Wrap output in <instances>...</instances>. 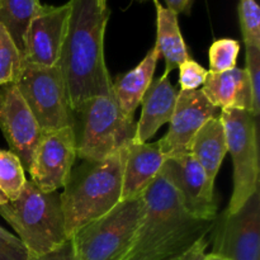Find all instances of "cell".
Masks as SVG:
<instances>
[{
  "instance_id": "1",
  "label": "cell",
  "mask_w": 260,
  "mask_h": 260,
  "mask_svg": "<svg viewBox=\"0 0 260 260\" xmlns=\"http://www.w3.org/2000/svg\"><path fill=\"white\" fill-rule=\"evenodd\" d=\"M216 218L190 215L161 170L145 189L141 220L122 260H184L200 241L211 235Z\"/></svg>"
},
{
  "instance_id": "2",
  "label": "cell",
  "mask_w": 260,
  "mask_h": 260,
  "mask_svg": "<svg viewBox=\"0 0 260 260\" xmlns=\"http://www.w3.org/2000/svg\"><path fill=\"white\" fill-rule=\"evenodd\" d=\"M71 10L60 58L71 111L94 96L113 95L104 60L108 0H70Z\"/></svg>"
},
{
  "instance_id": "3",
  "label": "cell",
  "mask_w": 260,
  "mask_h": 260,
  "mask_svg": "<svg viewBox=\"0 0 260 260\" xmlns=\"http://www.w3.org/2000/svg\"><path fill=\"white\" fill-rule=\"evenodd\" d=\"M127 146L96 161H81L71 170L61 194L69 238L121 202Z\"/></svg>"
},
{
  "instance_id": "4",
  "label": "cell",
  "mask_w": 260,
  "mask_h": 260,
  "mask_svg": "<svg viewBox=\"0 0 260 260\" xmlns=\"http://www.w3.org/2000/svg\"><path fill=\"white\" fill-rule=\"evenodd\" d=\"M0 216L14 229L30 256L50 253L70 240L61 194L43 192L30 180L17 200L0 205Z\"/></svg>"
},
{
  "instance_id": "5",
  "label": "cell",
  "mask_w": 260,
  "mask_h": 260,
  "mask_svg": "<svg viewBox=\"0 0 260 260\" xmlns=\"http://www.w3.org/2000/svg\"><path fill=\"white\" fill-rule=\"evenodd\" d=\"M73 116L76 157L81 161L104 159L135 139L136 123L121 111L113 95L88 99Z\"/></svg>"
},
{
  "instance_id": "6",
  "label": "cell",
  "mask_w": 260,
  "mask_h": 260,
  "mask_svg": "<svg viewBox=\"0 0 260 260\" xmlns=\"http://www.w3.org/2000/svg\"><path fill=\"white\" fill-rule=\"evenodd\" d=\"M144 211V193L121 201L102 217L71 236L75 260H122L128 251Z\"/></svg>"
},
{
  "instance_id": "7",
  "label": "cell",
  "mask_w": 260,
  "mask_h": 260,
  "mask_svg": "<svg viewBox=\"0 0 260 260\" xmlns=\"http://www.w3.org/2000/svg\"><path fill=\"white\" fill-rule=\"evenodd\" d=\"M220 118L234 162V190L226 212L234 213L259 189L256 118L244 109H223Z\"/></svg>"
},
{
  "instance_id": "8",
  "label": "cell",
  "mask_w": 260,
  "mask_h": 260,
  "mask_svg": "<svg viewBox=\"0 0 260 260\" xmlns=\"http://www.w3.org/2000/svg\"><path fill=\"white\" fill-rule=\"evenodd\" d=\"M14 84L43 134L73 127V111L60 66L42 68L23 63Z\"/></svg>"
},
{
  "instance_id": "9",
  "label": "cell",
  "mask_w": 260,
  "mask_h": 260,
  "mask_svg": "<svg viewBox=\"0 0 260 260\" xmlns=\"http://www.w3.org/2000/svg\"><path fill=\"white\" fill-rule=\"evenodd\" d=\"M211 254L228 260H260V190L236 212L217 215Z\"/></svg>"
},
{
  "instance_id": "10",
  "label": "cell",
  "mask_w": 260,
  "mask_h": 260,
  "mask_svg": "<svg viewBox=\"0 0 260 260\" xmlns=\"http://www.w3.org/2000/svg\"><path fill=\"white\" fill-rule=\"evenodd\" d=\"M76 161V142L73 127L45 132L41 136L27 172L30 182L43 192H57L70 178Z\"/></svg>"
},
{
  "instance_id": "11",
  "label": "cell",
  "mask_w": 260,
  "mask_h": 260,
  "mask_svg": "<svg viewBox=\"0 0 260 260\" xmlns=\"http://www.w3.org/2000/svg\"><path fill=\"white\" fill-rule=\"evenodd\" d=\"M70 10V2L60 7H41L24 35L23 63L42 68L58 66Z\"/></svg>"
},
{
  "instance_id": "12",
  "label": "cell",
  "mask_w": 260,
  "mask_h": 260,
  "mask_svg": "<svg viewBox=\"0 0 260 260\" xmlns=\"http://www.w3.org/2000/svg\"><path fill=\"white\" fill-rule=\"evenodd\" d=\"M161 170L169 178L185 210L196 217L215 220L217 217V200L213 183L200 162L190 154L168 157Z\"/></svg>"
},
{
  "instance_id": "13",
  "label": "cell",
  "mask_w": 260,
  "mask_h": 260,
  "mask_svg": "<svg viewBox=\"0 0 260 260\" xmlns=\"http://www.w3.org/2000/svg\"><path fill=\"white\" fill-rule=\"evenodd\" d=\"M0 128L27 172L43 132L14 83L0 85Z\"/></svg>"
},
{
  "instance_id": "14",
  "label": "cell",
  "mask_w": 260,
  "mask_h": 260,
  "mask_svg": "<svg viewBox=\"0 0 260 260\" xmlns=\"http://www.w3.org/2000/svg\"><path fill=\"white\" fill-rule=\"evenodd\" d=\"M220 109L208 102L201 89L179 90L174 113L167 135L157 141L168 157L188 154L190 142L198 129L213 117L220 116Z\"/></svg>"
},
{
  "instance_id": "15",
  "label": "cell",
  "mask_w": 260,
  "mask_h": 260,
  "mask_svg": "<svg viewBox=\"0 0 260 260\" xmlns=\"http://www.w3.org/2000/svg\"><path fill=\"white\" fill-rule=\"evenodd\" d=\"M167 159L157 142L132 141L126 150L121 201L142 194L161 172Z\"/></svg>"
},
{
  "instance_id": "16",
  "label": "cell",
  "mask_w": 260,
  "mask_h": 260,
  "mask_svg": "<svg viewBox=\"0 0 260 260\" xmlns=\"http://www.w3.org/2000/svg\"><path fill=\"white\" fill-rule=\"evenodd\" d=\"M179 90L170 83L169 74L152 80L142 98V113L136 123L135 142H149L160 127L169 123L174 113Z\"/></svg>"
},
{
  "instance_id": "17",
  "label": "cell",
  "mask_w": 260,
  "mask_h": 260,
  "mask_svg": "<svg viewBox=\"0 0 260 260\" xmlns=\"http://www.w3.org/2000/svg\"><path fill=\"white\" fill-rule=\"evenodd\" d=\"M201 90L220 111L244 109L251 114V91L245 69L234 68L223 73L208 71Z\"/></svg>"
},
{
  "instance_id": "18",
  "label": "cell",
  "mask_w": 260,
  "mask_h": 260,
  "mask_svg": "<svg viewBox=\"0 0 260 260\" xmlns=\"http://www.w3.org/2000/svg\"><path fill=\"white\" fill-rule=\"evenodd\" d=\"M159 58L160 51L155 45L136 68L117 76L116 80L112 81L114 99L121 111L129 118H134L135 111L141 104L145 93L154 80Z\"/></svg>"
},
{
  "instance_id": "19",
  "label": "cell",
  "mask_w": 260,
  "mask_h": 260,
  "mask_svg": "<svg viewBox=\"0 0 260 260\" xmlns=\"http://www.w3.org/2000/svg\"><path fill=\"white\" fill-rule=\"evenodd\" d=\"M201 164L211 183L215 184L223 157L228 154V142L220 116L208 119L193 137L189 152Z\"/></svg>"
},
{
  "instance_id": "20",
  "label": "cell",
  "mask_w": 260,
  "mask_h": 260,
  "mask_svg": "<svg viewBox=\"0 0 260 260\" xmlns=\"http://www.w3.org/2000/svg\"><path fill=\"white\" fill-rule=\"evenodd\" d=\"M156 8V47L160 56L165 60V73L170 74L174 69L179 68L180 63L188 60L187 45L180 32L178 14L173 10L162 7L159 0H154Z\"/></svg>"
},
{
  "instance_id": "21",
  "label": "cell",
  "mask_w": 260,
  "mask_h": 260,
  "mask_svg": "<svg viewBox=\"0 0 260 260\" xmlns=\"http://www.w3.org/2000/svg\"><path fill=\"white\" fill-rule=\"evenodd\" d=\"M42 4L40 0H0V23L23 53V41L30 22Z\"/></svg>"
},
{
  "instance_id": "22",
  "label": "cell",
  "mask_w": 260,
  "mask_h": 260,
  "mask_svg": "<svg viewBox=\"0 0 260 260\" xmlns=\"http://www.w3.org/2000/svg\"><path fill=\"white\" fill-rule=\"evenodd\" d=\"M24 168L19 157L12 151L0 150V192L8 198L14 201L19 197L27 183Z\"/></svg>"
},
{
  "instance_id": "23",
  "label": "cell",
  "mask_w": 260,
  "mask_h": 260,
  "mask_svg": "<svg viewBox=\"0 0 260 260\" xmlns=\"http://www.w3.org/2000/svg\"><path fill=\"white\" fill-rule=\"evenodd\" d=\"M22 66V53L4 25L0 23V85L15 83Z\"/></svg>"
},
{
  "instance_id": "24",
  "label": "cell",
  "mask_w": 260,
  "mask_h": 260,
  "mask_svg": "<svg viewBox=\"0 0 260 260\" xmlns=\"http://www.w3.org/2000/svg\"><path fill=\"white\" fill-rule=\"evenodd\" d=\"M240 43L233 38L216 40L208 50L211 73H223L236 68Z\"/></svg>"
},
{
  "instance_id": "25",
  "label": "cell",
  "mask_w": 260,
  "mask_h": 260,
  "mask_svg": "<svg viewBox=\"0 0 260 260\" xmlns=\"http://www.w3.org/2000/svg\"><path fill=\"white\" fill-rule=\"evenodd\" d=\"M239 19L245 47L260 48V8L256 0L239 2Z\"/></svg>"
},
{
  "instance_id": "26",
  "label": "cell",
  "mask_w": 260,
  "mask_h": 260,
  "mask_svg": "<svg viewBox=\"0 0 260 260\" xmlns=\"http://www.w3.org/2000/svg\"><path fill=\"white\" fill-rule=\"evenodd\" d=\"M246 48V68L251 91V116L254 118L260 113V48Z\"/></svg>"
},
{
  "instance_id": "27",
  "label": "cell",
  "mask_w": 260,
  "mask_h": 260,
  "mask_svg": "<svg viewBox=\"0 0 260 260\" xmlns=\"http://www.w3.org/2000/svg\"><path fill=\"white\" fill-rule=\"evenodd\" d=\"M178 69H179L180 90H196L205 84L208 70H206L192 58H188L180 63Z\"/></svg>"
},
{
  "instance_id": "28",
  "label": "cell",
  "mask_w": 260,
  "mask_h": 260,
  "mask_svg": "<svg viewBox=\"0 0 260 260\" xmlns=\"http://www.w3.org/2000/svg\"><path fill=\"white\" fill-rule=\"evenodd\" d=\"M29 251L18 236L0 226V260H29Z\"/></svg>"
},
{
  "instance_id": "29",
  "label": "cell",
  "mask_w": 260,
  "mask_h": 260,
  "mask_svg": "<svg viewBox=\"0 0 260 260\" xmlns=\"http://www.w3.org/2000/svg\"><path fill=\"white\" fill-rule=\"evenodd\" d=\"M29 260H75L71 239L66 241L63 245L55 249V250L50 251L47 254H43V255L30 256Z\"/></svg>"
},
{
  "instance_id": "30",
  "label": "cell",
  "mask_w": 260,
  "mask_h": 260,
  "mask_svg": "<svg viewBox=\"0 0 260 260\" xmlns=\"http://www.w3.org/2000/svg\"><path fill=\"white\" fill-rule=\"evenodd\" d=\"M165 3L168 9L173 10L175 14L189 15L194 0H165Z\"/></svg>"
},
{
  "instance_id": "31",
  "label": "cell",
  "mask_w": 260,
  "mask_h": 260,
  "mask_svg": "<svg viewBox=\"0 0 260 260\" xmlns=\"http://www.w3.org/2000/svg\"><path fill=\"white\" fill-rule=\"evenodd\" d=\"M208 244H210L208 238L205 239V240L200 241V243H198L197 245H196L194 248L189 251V254L185 256L184 260H206L207 259V253H206V250H207V248H208Z\"/></svg>"
},
{
  "instance_id": "32",
  "label": "cell",
  "mask_w": 260,
  "mask_h": 260,
  "mask_svg": "<svg viewBox=\"0 0 260 260\" xmlns=\"http://www.w3.org/2000/svg\"><path fill=\"white\" fill-rule=\"evenodd\" d=\"M206 260H228L225 258H222V256H218V255H215V254H207V259Z\"/></svg>"
},
{
  "instance_id": "33",
  "label": "cell",
  "mask_w": 260,
  "mask_h": 260,
  "mask_svg": "<svg viewBox=\"0 0 260 260\" xmlns=\"http://www.w3.org/2000/svg\"><path fill=\"white\" fill-rule=\"evenodd\" d=\"M5 202H8V198L5 197L2 192H0V205H3V203H5Z\"/></svg>"
},
{
  "instance_id": "34",
  "label": "cell",
  "mask_w": 260,
  "mask_h": 260,
  "mask_svg": "<svg viewBox=\"0 0 260 260\" xmlns=\"http://www.w3.org/2000/svg\"><path fill=\"white\" fill-rule=\"evenodd\" d=\"M140 2H145V0H140Z\"/></svg>"
}]
</instances>
